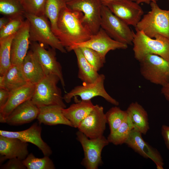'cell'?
I'll return each instance as SVG.
<instances>
[{
	"label": "cell",
	"mask_w": 169,
	"mask_h": 169,
	"mask_svg": "<svg viewBox=\"0 0 169 169\" xmlns=\"http://www.w3.org/2000/svg\"><path fill=\"white\" fill-rule=\"evenodd\" d=\"M60 79L57 75L49 74L35 85L31 100L38 108L58 105L64 108L66 105L63 101L61 89L57 86Z\"/></svg>",
	"instance_id": "cell-5"
},
{
	"label": "cell",
	"mask_w": 169,
	"mask_h": 169,
	"mask_svg": "<svg viewBox=\"0 0 169 169\" xmlns=\"http://www.w3.org/2000/svg\"><path fill=\"white\" fill-rule=\"evenodd\" d=\"M30 45L31 49L36 56L46 75L53 74L58 76L62 87L64 89L65 83L62 67L57 61L55 49L52 48L46 49L44 44L37 42H31Z\"/></svg>",
	"instance_id": "cell-13"
},
{
	"label": "cell",
	"mask_w": 169,
	"mask_h": 169,
	"mask_svg": "<svg viewBox=\"0 0 169 169\" xmlns=\"http://www.w3.org/2000/svg\"><path fill=\"white\" fill-rule=\"evenodd\" d=\"M27 84L22 67L11 65L3 75V81L1 88L5 89L11 92Z\"/></svg>",
	"instance_id": "cell-26"
},
{
	"label": "cell",
	"mask_w": 169,
	"mask_h": 169,
	"mask_svg": "<svg viewBox=\"0 0 169 169\" xmlns=\"http://www.w3.org/2000/svg\"><path fill=\"white\" fill-rule=\"evenodd\" d=\"M25 13L37 16L45 15L46 0H20Z\"/></svg>",
	"instance_id": "cell-34"
},
{
	"label": "cell",
	"mask_w": 169,
	"mask_h": 169,
	"mask_svg": "<svg viewBox=\"0 0 169 169\" xmlns=\"http://www.w3.org/2000/svg\"><path fill=\"white\" fill-rule=\"evenodd\" d=\"M24 75L28 84L36 85L46 75L35 53L28 51L22 66Z\"/></svg>",
	"instance_id": "cell-21"
},
{
	"label": "cell",
	"mask_w": 169,
	"mask_h": 169,
	"mask_svg": "<svg viewBox=\"0 0 169 169\" xmlns=\"http://www.w3.org/2000/svg\"><path fill=\"white\" fill-rule=\"evenodd\" d=\"M10 92L4 88L0 89V110L5 105L9 98Z\"/></svg>",
	"instance_id": "cell-37"
},
{
	"label": "cell",
	"mask_w": 169,
	"mask_h": 169,
	"mask_svg": "<svg viewBox=\"0 0 169 169\" xmlns=\"http://www.w3.org/2000/svg\"><path fill=\"white\" fill-rule=\"evenodd\" d=\"M136 30L132 43L134 57L136 60L140 61L147 55L154 54L169 62V39L158 35L154 39L141 31Z\"/></svg>",
	"instance_id": "cell-4"
},
{
	"label": "cell",
	"mask_w": 169,
	"mask_h": 169,
	"mask_svg": "<svg viewBox=\"0 0 169 169\" xmlns=\"http://www.w3.org/2000/svg\"><path fill=\"white\" fill-rule=\"evenodd\" d=\"M73 50L77 59L79 68L78 77L83 84L94 82L100 74L85 59L80 48H75Z\"/></svg>",
	"instance_id": "cell-25"
},
{
	"label": "cell",
	"mask_w": 169,
	"mask_h": 169,
	"mask_svg": "<svg viewBox=\"0 0 169 169\" xmlns=\"http://www.w3.org/2000/svg\"><path fill=\"white\" fill-rule=\"evenodd\" d=\"M66 4L70 9L82 13L83 23L92 34L98 32L101 28L103 5L100 0H70Z\"/></svg>",
	"instance_id": "cell-8"
},
{
	"label": "cell",
	"mask_w": 169,
	"mask_h": 169,
	"mask_svg": "<svg viewBox=\"0 0 169 169\" xmlns=\"http://www.w3.org/2000/svg\"><path fill=\"white\" fill-rule=\"evenodd\" d=\"M15 34L0 39V75H4L11 66V45Z\"/></svg>",
	"instance_id": "cell-28"
},
{
	"label": "cell",
	"mask_w": 169,
	"mask_h": 169,
	"mask_svg": "<svg viewBox=\"0 0 169 169\" xmlns=\"http://www.w3.org/2000/svg\"><path fill=\"white\" fill-rule=\"evenodd\" d=\"M107 123L109 125L110 133L115 132L127 117L126 110H123L117 106L111 108L105 113Z\"/></svg>",
	"instance_id": "cell-30"
},
{
	"label": "cell",
	"mask_w": 169,
	"mask_h": 169,
	"mask_svg": "<svg viewBox=\"0 0 169 169\" xmlns=\"http://www.w3.org/2000/svg\"><path fill=\"white\" fill-rule=\"evenodd\" d=\"M161 134L166 146L169 150V126L166 125H162Z\"/></svg>",
	"instance_id": "cell-38"
},
{
	"label": "cell",
	"mask_w": 169,
	"mask_h": 169,
	"mask_svg": "<svg viewBox=\"0 0 169 169\" xmlns=\"http://www.w3.org/2000/svg\"><path fill=\"white\" fill-rule=\"evenodd\" d=\"M23 16L19 15L11 17L8 23L0 29V39L15 34L24 22Z\"/></svg>",
	"instance_id": "cell-33"
},
{
	"label": "cell",
	"mask_w": 169,
	"mask_h": 169,
	"mask_svg": "<svg viewBox=\"0 0 169 169\" xmlns=\"http://www.w3.org/2000/svg\"><path fill=\"white\" fill-rule=\"evenodd\" d=\"M42 127L39 123L35 122L29 128L24 130L12 131L0 130V135L18 138L26 142L31 143L36 146L44 156H49L52 153L50 147L42 139Z\"/></svg>",
	"instance_id": "cell-17"
},
{
	"label": "cell",
	"mask_w": 169,
	"mask_h": 169,
	"mask_svg": "<svg viewBox=\"0 0 169 169\" xmlns=\"http://www.w3.org/2000/svg\"><path fill=\"white\" fill-rule=\"evenodd\" d=\"M106 123L103 107L96 105L77 128L89 138H95L103 136Z\"/></svg>",
	"instance_id": "cell-14"
},
{
	"label": "cell",
	"mask_w": 169,
	"mask_h": 169,
	"mask_svg": "<svg viewBox=\"0 0 169 169\" xmlns=\"http://www.w3.org/2000/svg\"><path fill=\"white\" fill-rule=\"evenodd\" d=\"M35 85L27 84L10 92L7 103L0 110V122L5 123V120L18 106L31 99L34 93Z\"/></svg>",
	"instance_id": "cell-20"
},
{
	"label": "cell",
	"mask_w": 169,
	"mask_h": 169,
	"mask_svg": "<svg viewBox=\"0 0 169 169\" xmlns=\"http://www.w3.org/2000/svg\"><path fill=\"white\" fill-rule=\"evenodd\" d=\"M100 27L115 40L127 45L132 44L135 33L128 25L103 5L101 11Z\"/></svg>",
	"instance_id": "cell-6"
},
{
	"label": "cell",
	"mask_w": 169,
	"mask_h": 169,
	"mask_svg": "<svg viewBox=\"0 0 169 169\" xmlns=\"http://www.w3.org/2000/svg\"><path fill=\"white\" fill-rule=\"evenodd\" d=\"M29 26V22L26 19L12 40L10 48L11 65L22 67L30 44Z\"/></svg>",
	"instance_id": "cell-16"
},
{
	"label": "cell",
	"mask_w": 169,
	"mask_h": 169,
	"mask_svg": "<svg viewBox=\"0 0 169 169\" xmlns=\"http://www.w3.org/2000/svg\"><path fill=\"white\" fill-rule=\"evenodd\" d=\"M133 128L127 116L124 121L113 133H110L107 139L109 143L115 145L125 143Z\"/></svg>",
	"instance_id": "cell-29"
},
{
	"label": "cell",
	"mask_w": 169,
	"mask_h": 169,
	"mask_svg": "<svg viewBox=\"0 0 169 169\" xmlns=\"http://www.w3.org/2000/svg\"><path fill=\"white\" fill-rule=\"evenodd\" d=\"M95 106L91 100H81L71 105L67 108H63L62 112L65 117L71 122L73 127L77 128Z\"/></svg>",
	"instance_id": "cell-24"
},
{
	"label": "cell",
	"mask_w": 169,
	"mask_h": 169,
	"mask_svg": "<svg viewBox=\"0 0 169 169\" xmlns=\"http://www.w3.org/2000/svg\"><path fill=\"white\" fill-rule=\"evenodd\" d=\"M23 162L27 169H54L55 165L49 156H44L42 158L36 157L30 153Z\"/></svg>",
	"instance_id": "cell-32"
},
{
	"label": "cell",
	"mask_w": 169,
	"mask_h": 169,
	"mask_svg": "<svg viewBox=\"0 0 169 169\" xmlns=\"http://www.w3.org/2000/svg\"><path fill=\"white\" fill-rule=\"evenodd\" d=\"M64 0L66 2H67L69 1L70 0Z\"/></svg>",
	"instance_id": "cell-43"
},
{
	"label": "cell",
	"mask_w": 169,
	"mask_h": 169,
	"mask_svg": "<svg viewBox=\"0 0 169 169\" xmlns=\"http://www.w3.org/2000/svg\"><path fill=\"white\" fill-rule=\"evenodd\" d=\"M76 135L84 152L82 164L87 169H97L102 163V150L109 143L107 139L103 135L97 138H90L79 131Z\"/></svg>",
	"instance_id": "cell-9"
},
{
	"label": "cell",
	"mask_w": 169,
	"mask_h": 169,
	"mask_svg": "<svg viewBox=\"0 0 169 169\" xmlns=\"http://www.w3.org/2000/svg\"><path fill=\"white\" fill-rule=\"evenodd\" d=\"M10 17L4 16L0 18V29L3 28L9 22Z\"/></svg>",
	"instance_id": "cell-40"
},
{
	"label": "cell",
	"mask_w": 169,
	"mask_h": 169,
	"mask_svg": "<svg viewBox=\"0 0 169 169\" xmlns=\"http://www.w3.org/2000/svg\"><path fill=\"white\" fill-rule=\"evenodd\" d=\"M82 16L81 12L71 10L67 5L60 13L56 36L66 50L74 44L87 41L92 35L83 23Z\"/></svg>",
	"instance_id": "cell-1"
},
{
	"label": "cell",
	"mask_w": 169,
	"mask_h": 169,
	"mask_svg": "<svg viewBox=\"0 0 169 169\" xmlns=\"http://www.w3.org/2000/svg\"><path fill=\"white\" fill-rule=\"evenodd\" d=\"M39 108L31 99L16 107L5 120V123L11 125H19L29 123L37 118Z\"/></svg>",
	"instance_id": "cell-19"
},
{
	"label": "cell",
	"mask_w": 169,
	"mask_h": 169,
	"mask_svg": "<svg viewBox=\"0 0 169 169\" xmlns=\"http://www.w3.org/2000/svg\"><path fill=\"white\" fill-rule=\"evenodd\" d=\"M105 79L104 74H100L94 82L74 87L64 95L63 97L64 100L66 103H69L72 98L76 96H79L81 100H90L94 97L100 96L110 103L118 105L119 102L111 97L105 90L104 86Z\"/></svg>",
	"instance_id": "cell-10"
},
{
	"label": "cell",
	"mask_w": 169,
	"mask_h": 169,
	"mask_svg": "<svg viewBox=\"0 0 169 169\" xmlns=\"http://www.w3.org/2000/svg\"><path fill=\"white\" fill-rule=\"evenodd\" d=\"M1 169H26L23 160L18 158L9 159L5 164L1 166Z\"/></svg>",
	"instance_id": "cell-36"
},
{
	"label": "cell",
	"mask_w": 169,
	"mask_h": 169,
	"mask_svg": "<svg viewBox=\"0 0 169 169\" xmlns=\"http://www.w3.org/2000/svg\"><path fill=\"white\" fill-rule=\"evenodd\" d=\"M37 119L40 124L49 125H64L73 127L71 122L64 115L63 108L58 105H51L40 107Z\"/></svg>",
	"instance_id": "cell-22"
},
{
	"label": "cell",
	"mask_w": 169,
	"mask_h": 169,
	"mask_svg": "<svg viewBox=\"0 0 169 169\" xmlns=\"http://www.w3.org/2000/svg\"><path fill=\"white\" fill-rule=\"evenodd\" d=\"M141 74L146 79L162 86L169 82V62L156 54H149L140 61Z\"/></svg>",
	"instance_id": "cell-7"
},
{
	"label": "cell",
	"mask_w": 169,
	"mask_h": 169,
	"mask_svg": "<svg viewBox=\"0 0 169 169\" xmlns=\"http://www.w3.org/2000/svg\"><path fill=\"white\" fill-rule=\"evenodd\" d=\"M66 5V2L64 0H46L45 15L49 19L52 30L56 36L58 32L57 23L60 13Z\"/></svg>",
	"instance_id": "cell-27"
},
{
	"label": "cell",
	"mask_w": 169,
	"mask_h": 169,
	"mask_svg": "<svg viewBox=\"0 0 169 169\" xmlns=\"http://www.w3.org/2000/svg\"><path fill=\"white\" fill-rule=\"evenodd\" d=\"M0 13L11 18L24 16L25 12L20 0H0Z\"/></svg>",
	"instance_id": "cell-31"
},
{
	"label": "cell",
	"mask_w": 169,
	"mask_h": 169,
	"mask_svg": "<svg viewBox=\"0 0 169 169\" xmlns=\"http://www.w3.org/2000/svg\"><path fill=\"white\" fill-rule=\"evenodd\" d=\"M156 1H157L158 0H156ZM169 1V0H168Z\"/></svg>",
	"instance_id": "cell-44"
},
{
	"label": "cell",
	"mask_w": 169,
	"mask_h": 169,
	"mask_svg": "<svg viewBox=\"0 0 169 169\" xmlns=\"http://www.w3.org/2000/svg\"><path fill=\"white\" fill-rule=\"evenodd\" d=\"M161 92L169 102V82L166 84L162 86Z\"/></svg>",
	"instance_id": "cell-39"
},
{
	"label": "cell",
	"mask_w": 169,
	"mask_h": 169,
	"mask_svg": "<svg viewBox=\"0 0 169 169\" xmlns=\"http://www.w3.org/2000/svg\"><path fill=\"white\" fill-rule=\"evenodd\" d=\"M152 2H156V0H136V1L138 4L141 3H145L147 4H149Z\"/></svg>",
	"instance_id": "cell-41"
},
{
	"label": "cell",
	"mask_w": 169,
	"mask_h": 169,
	"mask_svg": "<svg viewBox=\"0 0 169 169\" xmlns=\"http://www.w3.org/2000/svg\"><path fill=\"white\" fill-rule=\"evenodd\" d=\"M28 144L19 139L0 135V162L13 158L23 160L29 154Z\"/></svg>",
	"instance_id": "cell-18"
},
{
	"label": "cell",
	"mask_w": 169,
	"mask_h": 169,
	"mask_svg": "<svg viewBox=\"0 0 169 169\" xmlns=\"http://www.w3.org/2000/svg\"><path fill=\"white\" fill-rule=\"evenodd\" d=\"M80 48L88 61L97 72L102 68L105 62L100 54L96 51L89 48Z\"/></svg>",
	"instance_id": "cell-35"
},
{
	"label": "cell",
	"mask_w": 169,
	"mask_h": 169,
	"mask_svg": "<svg viewBox=\"0 0 169 169\" xmlns=\"http://www.w3.org/2000/svg\"><path fill=\"white\" fill-rule=\"evenodd\" d=\"M102 4L127 25L135 28L144 13L139 4L131 0H116Z\"/></svg>",
	"instance_id": "cell-12"
},
{
	"label": "cell",
	"mask_w": 169,
	"mask_h": 169,
	"mask_svg": "<svg viewBox=\"0 0 169 169\" xmlns=\"http://www.w3.org/2000/svg\"><path fill=\"white\" fill-rule=\"evenodd\" d=\"M150 4L151 10L143 16L135 29L151 38L160 35L169 39V9H161L156 2Z\"/></svg>",
	"instance_id": "cell-2"
},
{
	"label": "cell",
	"mask_w": 169,
	"mask_h": 169,
	"mask_svg": "<svg viewBox=\"0 0 169 169\" xmlns=\"http://www.w3.org/2000/svg\"><path fill=\"white\" fill-rule=\"evenodd\" d=\"M126 110L128 118L133 129L146 135L150 129L146 111L137 102L131 103Z\"/></svg>",
	"instance_id": "cell-23"
},
{
	"label": "cell",
	"mask_w": 169,
	"mask_h": 169,
	"mask_svg": "<svg viewBox=\"0 0 169 169\" xmlns=\"http://www.w3.org/2000/svg\"><path fill=\"white\" fill-rule=\"evenodd\" d=\"M100 0L101 1L102 3L104 2L110 1H114V0ZM131 0L134 1H135V2H136V0Z\"/></svg>",
	"instance_id": "cell-42"
},
{
	"label": "cell",
	"mask_w": 169,
	"mask_h": 169,
	"mask_svg": "<svg viewBox=\"0 0 169 169\" xmlns=\"http://www.w3.org/2000/svg\"><path fill=\"white\" fill-rule=\"evenodd\" d=\"M142 135L140 132L133 129L125 144L144 158L151 160L157 169H163V160L160 153L146 142Z\"/></svg>",
	"instance_id": "cell-15"
},
{
	"label": "cell",
	"mask_w": 169,
	"mask_h": 169,
	"mask_svg": "<svg viewBox=\"0 0 169 169\" xmlns=\"http://www.w3.org/2000/svg\"><path fill=\"white\" fill-rule=\"evenodd\" d=\"M83 47L89 48L96 51L105 61V56L109 51L116 49H125L127 48L128 45L113 39L100 28L98 32L92 34L87 41L74 44L67 51L69 52L75 48Z\"/></svg>",
	"instance_id": "cell-11"
},
{
	"label": "cell",
	"mask_w": 169,
	"mask_h": 169,
	"mask_svg": "<svg viewBox=\"0 0 169 169\" xmlns=\"http://www.w3.org/2000/svg\"><path fill=\"white\" fill-rule=\"evenodd\" d=\"M24 16L29 22L30 42H37L45 46L49 45L61 53H67L66 49L53 32L50 22L45 15L38 16L25 13Z\"/></svg>",
	"instance_id": "cell-3"
}]
</instances>
